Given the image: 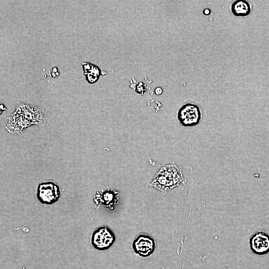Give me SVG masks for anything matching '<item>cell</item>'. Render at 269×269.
Masks as SVG:
<instances>
[{"instance_id": "cell-1", "label": "cell", "mask_w": 269, "mask_h": 269, "mask_svg": "<svg viewBox=\"0 0 269 269\" xmlns=\"http://www.w3.org/2000/svg\"><path fill=\"white\" fill-rule=\"evenodd\" d=\"M43 118L42 109L20 104L8 118L5 129L10 133L19 134L31 125L40 124Z\"/></svg>"}, {"instance_id": "cell-2", "label": "cell", "mask_w": 269, "mask_h": 269, "mask_svg": "<svg viewBox=\"0 0 269 269\" xmlns=\"http://www.w3.org/2000/svg\"><path fill=\"white\" fill-rule=\"evenodd\" d=\"M182 171L174 163L162 166L149 184L162 192L185 183Z\"/></svg>"}, {"instance_id": "cell-3", "label": "cell", "mask_w": 269, "mask_h": 269, "mask_svg": "<svg viewBox=\"0 0 269 269\" xmlns=\"http://www.w3.org/2000/svg\"><path fill=\"white\" fill-rule=\"evenodd\" d=\"M177 117L182 126L192 127L199 124L201 114L200 108L197 105L192 103H187L179 109Z\"/></svg>"}, {"instance_id": "cell-4", "label": "cell", "mask_w": 269, "mask_h": 269, "mask_svg": "<svg viewBox=\"0 0 269 269\" xmlns=\"http://www.w3.org/2000/svg\"><path fill=\"white\" fill-rule=\"evenodd\" d=\"M60 195L58 185L53 182H42L38 186L37 197L42 204H54L59 200Z\"/></svg>"}, {"instance_id": "cell-5", "label": "cell", "mask_w": 269, "mask_h": 269, "mask_svg": "<svg viewBox=\"0 0 269 269\" xmlns=\"http://www.w3.org/2000/svg\"><path fill=\"white\" fill-rule=\"evenodd\" d=\"M115 241L113 232L107 226L99 228L93 234L91 239L93 247L100 251L110 248Z\"/></svg>"}, {"instance_id": "cell-6", "label": "cell", "mask_w": 269, "mask_h": 269, "mask_svg": "<svg viewBox=\"0 0 269 269\" xmlns=\"http://www.w3.org/2000/svg\"><path fill=\"white\" fill-rule=\"evenodd\" d=\"M250 249L257 255H264L269 252V236L263 231L255 233L250 239Z\"/></svg>"}, {"instance_id": "cell-7", "label": "cell", "mask_w": 269, "mask_h": 269, "mask_svg": "<svg viewBox=\"0 0 269 269\" xmlns=\"http://www.w3.org/2000/svg\"><path fill=\"white\" fill-rule=\"evenodd\" d=\"M133 247L136 253L142 257H147L153 252L155 242L150 236L140 235L134 241Z\"/></svg>"}, {"instance_id": "cell-8", "label": "cell", "mask_w": 269, "mask_h": 269, "mask_svg": "<svg viewBox=\"0 0 269 269\" xmlns=\"http://www.w3.org/2000/svg\"><path fill=\"white\" fill-rule=\"evenodd\" d=\"M231 11L236 16H246L248 15L251 11L249 3L245 0L234 1L231 6Z\"/></svg>"}, {"instance_id": "cell-9", "label": "cell", "mask_w": 269, "mask_h": 269, "mask_svg": "<svg viewBox=\"0 0 269 269\" xmlns=\"http://www.w3.org/2000/svg\"><path fill=\"white\" fill-rule=\"evenodd\" d=\"M117 192L111 190L104 191L102 194L97 192L96 199H99L107 207H111L117 202Z\"/></svg>"}, {"instance_id": "cell-10", "label": "cell", "mask_w": 269, "mask_h": 269, "mask_svg": "<svg viewBox=\"0 0 269 269\" xmlns=\"http://www.w3.org/2000/svg\"><path fill=\"white\" fill-rule=\"evenodd\" d=\"M155 94L157 95H161L163 92V90L161 87H157L154 90Z\"/></svg>"}, {"instance_id": "cell-11", "label": "cell", "mask_w": 269, "mask_h": 269, "mask_svg": "<svg viewBox=\"0 0 269 269\" xmlns=\"http://www.w3.org/2000/svg\"><path fill=\"white\" fill-rule=\"evenodd\" d=\"M211 11L210 9L206 8L203 10V13L205 15H209Z\"/></svg>"}]
</instances>
